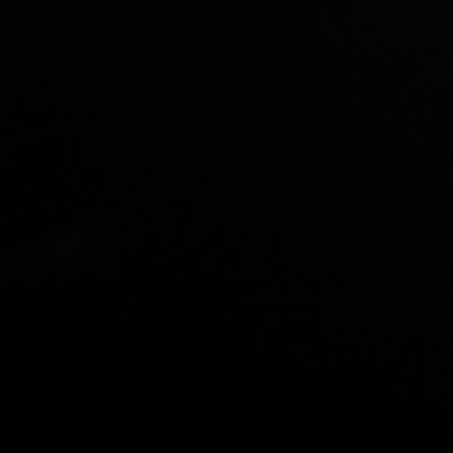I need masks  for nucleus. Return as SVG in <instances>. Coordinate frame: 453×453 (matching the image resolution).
I'll return each mask as SVG.
<instances>
[]
</instances>
